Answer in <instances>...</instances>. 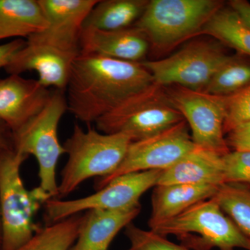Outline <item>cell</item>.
<instances>
[{"instance_id":"f546056e","label":"cell","mask_w":250,"mask_h":250,"mask_svg":"<svg viewBox=\"0 0 250 250\" xmlns=\"http://www.w3.org/2000/svg\"><path fill=\"white\" fill-rule=\"evenodd\" d=\"M14 150L13 132L9 126L0 121V154Z\"/></svg>"},{"instance_id":"484cf974","label":"cell","mask_w":250,"mask_h":250,"mask_svg":"<svg viewBox=\"0 0 250 250\" xmlns=\"http://www.w3.org/2000/svg\"><path fill=\"white\" fill-rule=\"evenodd\" d=\"M225 132H229L239 125L250 123V85L238 93L225 97Z\"/></svg>"},{"instance_id":"ba28073f","label":"cell","mask_w":250,"mask_h":250,"mask_svg":"<svg viewBox=\"0 0 250 250\" xmlns=\"http://www.w3.org/2000/svg\"><path fill=\"white\" fill-rule=\"evenodd\" d=\"M220 42L195 40L165 59L141 62L161 86L178 85L204 91L217 70L230 59Z\"/></svg>"},{"instance_id":"4fadbf2b","label":"cell","mask_w":250,"mask_h":250,"mask_svg":"<svg viewBox=\"0 0 250 250\" xmlns=\"http://www.w3.org/2000/svg\"><path fill=\"white\" fill-rule=\"evenodd\" d=\"M51 94L38 80L18 75L0 79V121L18 131L42 111Z\"/></svg>"},{"instance_id":"ac0fdd59","label":"cell","mask_w":250,"mask_h":250,"mask_svg":"<svg viewBox=\"0 0 250 250\" xmlns=\"http://www.w3.org/2000/svg\"><path fill=\"white\" fill-rule=\"evenodd\" d=\"M219 188L209 184L156 186L152 196L149 228L177 216L199 202L209 200L215 196Z\"/></svg>"},{"instance_id":"52a82bcc","label":"cell","mask_w":250,"mask_h":250,"mask_svg":"<svg viewBox=\"0 0 250 250\" xmlns=\"http://www.w3.org/2000/svg\"><path fill=\"white\" fill-rule=\"evenodd\" d=\"M184 121L169 100L165 87L153 83L95 123L104 134H123L131 141L150 137Z\"/></svg>"},{"instance_id":"6da1fadb","label":"cell","mask_w":250,"mask_h":250,"mask_svg":"<svg viewBox=\"0 0 250 250\" xmlns=\"http://www.w3.org/2000/svg\"><path fill=\"white\" fill-rule=\"evenodd\" d=\"M154 83L141 62L80 53L72 62L67 83V110L78 121L96 123Z\"/></svg>"},{"instance_id":"7c38bea8","label":"cell","mask_w":250,"mask_h":250,"mask_svg":"<svg viewBox=\"0 0 250 250\" xmlns=\"http://www.w3.org/2000/svg\"><path fill=\"white\" fill-rule=\"evenodd\" d=\"M97 2L98 0H39L47 27L26 41L79 55L83 23Z\"/></svg>"},{"instance_id":"4dcf8cb0","label":"cell","mask_w":250,"mask_h":250,"mask_svg":"<svg viewBox=\"0 0 250 250\" xmlns=\"http://www.w3.org/2000/svg\"><path fill=\"white\" fill-rule=\"evenodd\" d=\"M229 4L243 22L250 28V3L246 0H232Z\"/></svg>"},{"instance_id":"603a6c76","label":"cell","mask_w":250,"mask_h":250,"mask_svg":"<svg viewBox=\"0 0 250 250\" xmlns=\"http://www.w3.org/2000/svg\"><path fill=\"white\" fill-rule=\"evenodd\" d=\"M213 199L240 231L250 238V190L241 184H224Z\"/></svg>"},{"instance_id":"83f0119b","label":"cell","mask_w":250,"mask_h":250,"mask_svg":"<svg viewBox=\"0 0 250 250\" xmlns=\"http://www.w3.org/2000/svg\"><path fill=\"white\" fill-rule=\"evenodd\" d=\"M228 133V146L234 150H250V123L237 126Z\"/></svg>"},{"instance_id":"4316f807","label":"cell","mask_w":250,"mask_h":250,"mask_svg":"<svg viewBox=\"0 0 250 250\" xmlns=\"http://www.w3.org/2000/svg\"><path fill=\"white\" fill-rule=\"evenodd\" d=\"M225 184H249L250 150H234L223 156Z\"/></svg>"},{"instance_id":"9c48e42d","label":"cell","mask_w":250,"mask_h":250,"mask_svg":"<svg viewBox=\"0 0 250 250\" xmlns=\"http://www.w3.org/2000/svg\"><path fill=\"white\" fill-rule=\"evenodd\" d=\"M163 170H148L123 174L88 196L75 200L52 198L46 202L47 225L80 214L83 210H119L139 205L141 196L155 187Z\"/></svg>"},{"instance_id":"5b68a950","label":"cell","mask_w":250,"mask_h":250,"mask_svg":"<svg viewBox=\"0 0 250 250\" xmlns=\"http://www.w3.org/2000/svg\"><path fill=\"white\" fill-rule=\"evenodd\" d=\"M166 237L173 235L192 250H250V238L240 231L213 197L199 202L183 213L150 229Z\"/></svg>"},{"instance_id":"30bf717a","label":"cell","mask_w":250,"mask_h":250,"mask_svg":"<svg viewBox=\"0 0 250 250\" xmlns=\"http://www.w3.org/2000/svg\"><path fill=\"white\" fill-rule=\"evenodd\" d=\"M195 147L184 120L150 137L133 141L119 167L110 175L97 178L95 190L103 188L123 174L167 170Z\"/></svg>"},{"instance_id":"d6a6232c","label":"cell","mask_w":250,"mask_h":250,"mask_svg":"<svg viewBox=\"0 0 250 250\" xmlns=\"http://www.w3.org/2000/svg\"><path fill=\"white\" fill-rule=\"evenodd\" d=\"M134 250V249H133V248H130V249H129V250Z\"/></svg>"},{"instance_id":"e0dca14e","label":"cell","mask_w":250,"mask_h":250,"mask_svg":"<svg viewBox=\"0 0 250 250\" xmlns=\"http://www.w3.org/2000/svg\"><path fill=\"white\" fill-rule=\"evenodd\" d=\"M176 184L221 187L225 184L223 155L195 146L175 164L162 171L157 185Z\"/></svg>"},{"instance_id":"44dd1931","label":"cell","mask_w":250,"mask_h":250,"mask_svg":"<svg viewBox=\"0 0 250 250\" xmlns=\"http://www.w3.org/2000/svg\"><path fill=\"white\" fill-rule=\"evenodd\" d=\"M200 35L213 38L250 57V28L231 7L223 6L203 27Z\"/></svg>"},{"instance_id":"f1b7e54d","label":"cell","mask_w":250,"mask_h":250,"mask_svg":"<svg viewBox=\"0 0 250 250\" xmlns=\"http://www.w3.org/2000/svg\"><path fill=\"white\" fill-rule=\"evenodd\" d=\"M26 41L16 39L11 42L0 45V68L4 67L12 61L15 56L24 47Z\"/></svg>"},{"instance_id":"d6986e66","label":"cell","mask_w":250,"mask_h":250,"mask_svg":"<svg viewBox=\"0 0 250 250\" xmlns=\"http://www.w3.org/2000/svg\"><path fill=\"white\" fill-rule=\"evenodd\" d=\"M46 27L39 0H0V40L28 39Z\"/></svg>"},{"instance_id":"1f68e13d","label":"cell","mask_w":250,"mask_h":250,"mask_svg":"<svg viewBox=\"0 0 250 250\" xmlns=\"http://www.w3.org/2000/svg\"><path fill=\"white\" fill-rule=\"evenodd\" d=\"M1 242H2V229H1V213H0V250L1 248Z\"/></svg>"},{"instance_id":"8992f818","label":"cell","mask_w":250,"mask_h":250,"mask_svg":"<svg viewBox=\"0 0 250 250\" xmlns=\"http://www.w3.org/2000/svg\"><path fill=\"white\" fill-rule=\"evenodd\" d=\"M67 110L64 91L55 89L42 111L13 133L14 151L36 158L39 164V187L53 198H57L59 194L57 164L61 156L65 154L63 146L59 142L58 126Z\"/></svg>"},{"instance_id":"7402d4cb","label":"cell","mask_w":250,"mask_h":250,"mask_svg":"<svg viewBox=\"0 0 250 250\" xmlns=\"http://www.w3.org/2000/svg\"><path fill=\"white\" fill-rule=\"evenodd\" d=\"M82 219L83 215L77 214L47 225L14 250H69L76 241Z\"/></svg>"},{"instance_id":"9a60e30c","label":"cell","mask_w":250,"mask_h":250,"mask_svg":"<svg viewBox=\"0 0 250 250\" xmlns=\"http://www.w3.org/2000/svg\"><path fill=\"white\" fill-rule=\"evenodd\" d=\"M150 49L147 37L134 26L115 31L83 29L80 36V53L123 62H145Z\"/></svg>"},{"instance_id":"cb8c5ba5","label":"cell","mask_w":250,"mask_h":250,"mask_svg":"<svg viewBox=\"0 0 250 250\" xmlns=\"http://www.w3.org/2000/svg\"><path fill=\"white\" fill-rule=\"evenodd\" d=\"M250 85V62L231 57L217 70L204 92L220 97L238 93Z\"/></svg>"},{"instance_id":"ffe728a7","label":"cell","mask_w":250,"mask_h":250,"mask_svg":"<svg viewBox=\"0 0 250 250\" xmlns=\"http://www.w3.org/2000/svg\"><path fill=\"white\" fill-rule=\"evenodd\" d=\"M149 1V0L98 1L85 18L83 29L115 31L133 27L142 16Z\"/></svg>"},{"instance_id":"5bb4252c","label":"cell","mask_w":250,"mask_h":250,"mask_svg":"<svg viewBox=\"0 0 250 250\" xmlns=\"http://www.w3.org/2000/svg\"><path fill=\"white\" fill-rule=\"evenodd\" d=\"M79 55L26 41L24 47L4 69L10 75L35 71L38 80L46 88L54 87L56 90L65 91L72 62Z\"/></svg>"},{"instance_id":"3957f363","label":"cell","mask_w":250,"mask_h":250,"mask_svg":"<svg viewBox=\"0 0 250 250\" xmlns=\"http://www.w3.org/2000/svg\"><path fill=\"white\" fill-rule=\"evenodd\" d=\"M131 142L125 134L83 130L75 125L62 145L68 159L62 168L57 198L68 196L87 179L113 173L121 165Z\"/></svg>"},{"instance_id":"277c9868","label":"cell","mask_w":250,"mask_h":250,"mask_svg":"<svg viewBox=\"0 0 250 250\" xmlns=\"http://www.w3.org/2000/svg\"><path fill=\"white\" fill-rule=\"evenodd\" d=\"M224 6L218 0H151L134 24L156 52H166L200 33Z\"/></svg>"},{"instance_id":"7a4b0ae2","label":"cell","mask_w":250,"mask_h":250,"mask_svg":"<svg viewBox=\"0 0 250 250\" xmlns=\"http://www.w3.org/2000/svg\"><path fill=\"white\" fill-rule=\"evenodd\" d=\"M28 157L14 149L0 154L1 250H14L29 241L41 228L34 222L36 213L53 198L41 187H24L21 168Z\"/></svg>"},{"instance_id":"2e32d148","label":"cell","mask_w":250,"mask_h":250,"mask_svg":"<svg viewBox=\"0 0 250 250\" xmlns=\"http://www.w3.org/2000/svg\"><path fill=\"white\" fill-rule=\"evenodd\" d=\"M140 212L141 205L119 210H87L76 241L69 250H107L116 235L131 224Z\"/></svg>"},{"instance_id":"8fae6325","label":"cell","mask_w":250,"mask_h":250,"mask_svg":"<svg viewBox=\"0 0 250 250\" xmlns=\"http://www.w3.org/2000/svg\"><path fill=\"white\" fill-rule=\"evenodd\" d=\"M165 89L171 103L191 130L195 146L223 156L229 152L224 136L226 118L225 97L178 85L165 87Z\"/></svg>"},{"instance_id":"d4e9b609","label":"cell","mask_w":250,"mask_h":250,"mask_svg":"<svg viewBox=\"0 0 250 250\" xmlns=\"http://www.w3.org/2000/svg\"><path fill=\"white\" fill-rule=\"evenodd\" d=\"M125 235L135 250H192L182 245L172 243L166 237L160 236L149 230H143L129 224L125 229Z\"/></svg>"}]
</instances>
